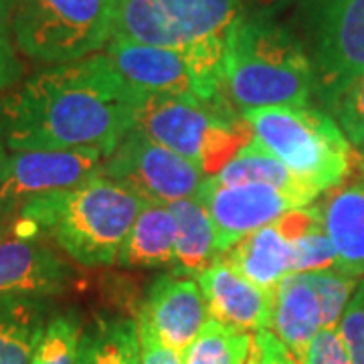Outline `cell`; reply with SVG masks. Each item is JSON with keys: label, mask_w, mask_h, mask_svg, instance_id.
Segmentation results:
<instances>
[{"label": "cell", "mask_w": 364, "mask_h": 364, "mask_svg": "<svg viewBox=\"0 0 364 364\" xmlns=\"http://www.w3.org/2000/svg\"><path fill=\"white\" fill-rule=\"evenodd\" d=\"M320 210L336 251V267L358 279L364 277V181L334 188Z\"/></svg>", "instance_id": "cell-17"}, {"label": "cell", "mask_w": 364, "mask_h": 364, "mask_svg": "<svg viewBox=\"0 0 364 364\" xmlns=\"http://www.w3.org/2000/svg\"><path fill=\"white\" fill-rule=\"evenodd\" d=\"M291 31L314 69V97L332 116L364 71V0H294Z\"/></svg>", "instance_id": "cell-6"}, {"label": "cell", "mask_w": 364, "mask_h": 364, "mask_svg": "<svg viewBox=\"0 0 364 364\" xmlns=\"http://www.w3.org/2000/svg\"><path fill=\"white\" fill-rule=\"evenodd\" d=\"M144 203L97 174L67 191L35 198L21 210L16 225L26 233L51 239L79 265L100 267L116 263Z\"/></svg>", "instance_id": "cell-3"}, {"label": "cell", "mask_w": 364, "mask_h": 364, "mask_svg": "<svg viewBox=\"0 0 364 364\" xmlns=\"http://www.w3.org/2000/svg\"><path fill=\"white\" fill-rule=\"evenodd\" d=\"M294 0H243L247 11H261V13H277Z\"/></svg>", "instance_id": "cell-34"}, {"label": "cell", "mask_w": 364, "mask_h": 364, "mask_svg": "<svg viewBox=\"0 0 364 364\" xmlns=\"http://www.w3.org/2000/svg\"><path fill=\"white\" fill-rule=\"evenodd\" d=\"M102 53L140 95H191L205 102L225 100V39L172 49L112 37Z\"/></svg>", "instance_id": "cell-8"}, {"label": "cell", "mask_w": 364, "mask_h": 364, "mask_svg": "<svg viewBox=\"0 0 364 364\" xmlns=\"http://www.w3.org/2000/svg\"><path fill=\"white\" fill-rule=\"evenodd\" d=\"M136 322L140 334V364H182L178 352L170 350L166 344H162L142 320L136 318Z\"/></svg>", "instance_id": "cell-33"}, {"label": "cell", "mask_w": 364, "mask_h": 364, "mask_svg": "<svg viewBox=\"0 0 364 364\" xmlns=\"http://www.w3.org/2000/svg\"><path fill=\"white\" fill-rule=\"evenodd\" d=\"M0 225H2V223H0Z\"/></svg>", "instance_id": "cell-36"}, {"label": "cell", "mask_w": 364, "mask_h": 364, "mask_svg": "<svg viewBox=\"0 0 364 364\" xmlns=\"http://www.w3.org/2000/svg\"><path fill=\"white\" fill-rule=\"evenodd\" d=\"M176 223V243H174V275L198 277L213 261L219 259L215 227L195 196L181 198L168 205Z\"/></svg>", "instance_id": "cell-21"}, {"label": "cell", "mask_w": 364, "mask_h": 364, "mask_svg": "<svg viewBox=\"0 0 364 364\" xmlns=\"http://www.w3.org/2000/svg\"><path fill=\"white\" fill-rule=\"evenodd\" d=\"M116 4L117 0H13L16 47L45 65L104 51L114 37Z\"/></svg>", "instance_id": "cell-7"}, {"label": "cell", "mask_w": 364, "mask_h": 364, "mask_svg": "<svg viewBox=\"0 0 364 364\" xmlns=\"http://www.w3.org/2000/svg\"><path fill=\"white\" fill-rule=\"evenodd\" d=\"M140 102L102 51L47 65L0 100L6 148H93L107 158L136 128Z\"/></svg>", "instance_id": "cell-1"}, {"label": "cell", "mask_w": 364, "mask_h": 364, "mask_svg": "<svg viewBox=\"0 0 364 364\" xmlns=\"http://www.w3.org/2000/svg\"><path fill=\"white\" fill-rule=\"evenodd\" d=\"M73 284L75 269L45 237L0 225V299H51Z\"/></svg>", "instance_id": "cell-12"}, {"label": "cell", "mask_w": 364, "mask_h": 364, "mask_svg": "<svg viewBox=\"0 0 364 364\" xmlns=\"http://www.w3.org/2000/svg\"><path fill=\"white\" fill-rule=\"evenodd\" d=\"M257 142L318 193L334 191L350 172V142L320 105H275L243 114Z\"/></svg>", "instance_id": "cell-5"}, {"label": "cell", "mask_w": 364, "mask_h": 364, "mask_svg": "<svg viewBox=\"0 0 364 364\" xmlns=\"http://www.w3.org/2000/svg\"><path fill=\"white\" fill-rule=\"evenodd\" d=\"M338 332L352 364H364V277L352 294L338 322Z\"/></svg>", "instance_id": "cell-30"}, {"label": "cell", "mask_w": 364, "mask_h": 364, "mask_svg": "<svg viewBox=\"0 0 364 364\" xmlns=\"http://www.w3.org/2000/svg\"><path fill=\"white\" fill-rule=\"evenodd\" d=\"M294 243L296 261L294 273H312L336 267V251L326 233L324 221L320 219L304 235H299Z\"/></svg>", "instance_id": "cell-27"}, {"label": "cell", "mask_w": 364, "mask_h": 364, "mask_svg": "<svg viewBox=\"0 0 364 364\" xmlns=\"http://www.w3.org/2000/svg\"><path fill=\"white\" fill-rule=\"evenodd\" d=\"M81 330L75 312L53 314L28 364H75Z\"/></svg>", "instance_id": "cell-25"}, {"label": "cell", "mask_w": 364, "mask_h": 364, "mask_svg": "<svg viewBox=\"0 0 364 364\" xmlns=\"http://www.w3.org/2000/svg\"><path fill=\"white\" fill-rule=\"evenodd\" d=\"M215 178L225 186H239V184H263L272 186L279 193L299 198L304 205H312L316 196L320 195L312 184L298 178L286 164L275 158L261 146L255 138H251L225 166Z\"/></svg>", "instance_id": "cell-20"}, {"label": "cell", "mask_w": 364, "mask_h": 364, "mask_svg": "<svg viewBox=\"0 0 364 364\" xmlns=\"http://www.w3.org/2000/svg\"><path fill=\"white\" fill-rule=\"evenodd\" d=\"M316 289L322 308V328H338L344 308L348 306L354 289L358 286V277L344 273L338 267L322 272L304 273Z\"/></svg>", "instance_id": "cell-26"}, {"label": "cell", "mask_w": 364, "mask_h": 364, "mask_svg": "<svg viewBox=\"0 0 364 364\" xmlns=\"http://www.w3.org/2000/svg\"><path fill=\"white\" fill-rule=\"evenodd\" d=\"M210 318L255 334L269 330L275 291L259 287L219 257L196 277Z\"/></svg>", "instance_id": "cell-15"}, {"label": "cell", "mask_w": 364, "mask_h": 364, "mask_svg": "<svg viewBox=\"0 0 364 364\" xmlns=\"http://www.w3.org/2000/svg\"><path fill=\"white\" fill-rule=\"evenodd\" d=\"M210 318L198 282L184 275H160L148 289L138 320L170 350L182 352L198 336Z\"/></svg>", "instance_id": "cell-14"}, {"label": "cell", "mask_w": 364, "mask_h": 364, "mask_svg": "<svg viewBox=\"0 0 364 364\" xmlns=\"http://www.w3.org/2000/svg\"><path fill=\"white\" fill-rule=\"evenodd\" d=\"M221 257L253 284L275 291L282 279L294 273L296 251L294 243L272 223L243 237Z\"/></svg>", "instance_id": "cell-18"}, {"label": "cell", "mask_w": 364, "mask_h": 364, "mask_svg": "<svg viewBox=\"0 0 364 364\" xmlns=\"http://www.w3.org/2000/svg\"><path fill=\"white\" fill-rule=\"evenodd\" d=\"M136 130L215 176L253 138L251 128L225 100L191 95H142Z\"/></svg>", "instance_id": "cell-4"}, {"label": "cell", "mask_w": 364, "mask_h": 364, "mask_svg": "<svg viewBox=\"0 0 364 364\" xmlns=\"http://www.w3.org/2000/svg\"><path fill=\"white\" fill-rule=\"evenodd\" d=\"M102 174L146 203L162 205L195 196L207 178L193 162L136 128L105 158Z\"/></svg>", "instance_id": "cell-10"}, {"label": "cell", "mask_w": 364, "mask_h": 364, "mask_svg": "<svg viewBox=\"0 0 364 364\" xmlns=\"http://www.w3.org/2000/svg\"><path fill=\"white\" fill-rule=\"evenodd\" d=\"M245 364H299L287 346L272 330H261L253 334L251 350Z\"/></svg>", "instance_id": "cell-32"}, {"label": "cell", "mask_w": 364, "mask_h": 364, "mask_svg": "<svg viewBox=\"0 0 364 364\" xmlns=\"http://www.w3.org/2000/svg\"><path fill=\"white\" fill-rule=\"evenodd\" d=\"M18 53L13 28V0H0V95L11 93L23 79L25 67Z\"/></svg>", "instance_id": "cell-28"}, {"label": "cell", "mask_w": 364, "mask_h": 364, "mask_svg": "<svg viewBox=\"0 0 364 364\" xmlns=\"http://www.w3.org/2000/svg\"><path fill=\"white\" fill-rule=\"evenodd\" d=\"M269 330L304 364L314 336L322 330L320 299L304 273H291L275 287Z\"/></svg>", "instance_id": "cell-16"}, {"label": "cell", "mask_w": 364, "mask_h": 364, "mask_svg": "<svg viewBox=\"0 0 364 364\" xmlns=\"http://www.w3.org/2000/svg\"><path fill=\"white\" fill-rule=\"evenodd\" d=\"M332 117L338 122L340 130L348 138V142L364 148V71L360 77L342 93Z\"/></svg>", "instance_id": "cell-29"}, {"label": "cell", "mask_w": 364, "mask_h": 364, "mask_svg": "<svg viewBox=\"0 0 364 364\" xmlns=\"http://www.w3.org/2000/svg\"><path fill=\"white\" fill-rule=\"evenodd\" d=\"M104 154L93 148L11 152L0 174V223H13L35 198L67 191L104 172Z\"/></svg>", "instance_id": "cell-11"}, {"label": "cell", "mask_w": 364, "mask_h": 364, "mask_svg": "<svg viewBox=\"0 0 364 364\" xmlns=\"http://www.w3.org/2000/svg\"><path fill=\"white\" fill-rule=\"evenodd\" d=\"M253 334L208 318L191 346L182 352V364H245Z\"/></svg>", "instance_id": "cell-24"}, {"label": "cell", "mask_w": 364, "mask_h": 364, "mask_svg": "<svg viewBox=\"0 0 364 364\" xmlns=\"http://www.w3.org/2000/svg\"><path fill=\"white\" fill-rule=\"evenodd\" d=\"M243 0H117L114 37L154 47H193L225 39Z\"/></svg>", "instance_id": "cell-9"}, {"label": "cell", "mask_w": 364, "mask_h": 364, "mask_svg": "<svg viewBox=\"0 0 364 364\" xmlns=\"http://www.w3.org/2000/svg\"><path fill=\"white\" fill-rule=\"evenodd\" d=\"M75 364H140L138 322L126 316H95L81 330Z\"/></svg>", "instance_id": "cell-23"}, {"label": "cell", "mask_w": 364, "mask_h": 364, "mask_svg": "<svg viewBox=\"0 0 364 364\" xmlns=\"http://www.w3.org/2000/svg\"><path fill=\"white\" fill-rule=\"evenodd\" d=\"M304 364H352L338 328H322L314 336Z\"/></svg>", "instance_id": "cell-31"}, {"label": "cell", "mask_w": 364, "mask_h": 364, "mask_svg": "<svg viewBox=\"0 0 364 364\" xmlns=\"http://www.w3.org/2000/svg\"><path fill=\"white\" fill-rule=\"evenodd\" d=\"M176 223L168 205L144 203L124 239L116 263L130 269H152L174 263Z\"/></svg>", "instance_id": "cell-19"}, {"label": "cell", "mask_w": 364, "mask_h": 364, "mask_svg": "<svg viewBox=\"0 0 364 364\" xmlns=\"http://www.w3.org/2000/svg\"><path fill=\"white\" fill-rule=\"evenodd\" d=\"M195 198L207 208L213 221L219 257L249 233L272 225L294 208L308 207L296 196L279 193L272 186H225L215 176H207L203 181Z\"/></svg>", "instance_id": "cell-13"}, {"label": "cell", "mask_w": 364, "mask_h": 364, "mask_svg": "<svg viewBox=\"0 0 364 364\" xmlns=\"http://www.w3.org/2000/svg\"><path fill=\"white\" fill-rule=\"evenodd\" d=\"M223 93L241 116L261 107L312 104V63L291 26L273 13L245 9L239 14L225 37Z\"/></svg>", "instance_id": "cell-2"}, {"label": "cell", "mask_w": 364, "mask_h": 364, "mask_svg": "<svg viewBox=\"0 0 364 364\" xmlns=\"http://www.w3.org/2000/svg\"><path fill=\"white\" fill-rule=\"evenodd\" d=\"M51 318V299H0V364L31 363Z\"/></svg>", "instance_id": "cell-22"}, {"label": "cell", "mask_w": 364, "mask_h": 364, "mask_svg": "<svg viewBox=\"0 0 364 364\" xmlns=\"http://www.w3.org/2000/svg\"><path fill=\"white\" fill-rule=\"evenodd\" d=\"M9 160V148H6V140H4V128H2V117H0V174L6 166Z\"/></svg>", "instance_id": "cell-35"}]
</instances>
